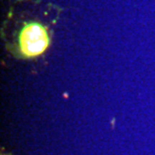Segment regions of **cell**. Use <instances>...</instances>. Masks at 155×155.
I'll return each instance as SVG.
<instances>
[{
	"label": "cell",
	"mask_w": 155,
	"mask_h": 155,
	"mask_svg": "<svg viewBox=\"0 0 155 155\" xmlns=\"http://www.w3.org/2000/svg\"><path fill=\"white\" fill-rule=\"evenodd\" d=\"M48 45V33L41 24L31 22L26 24L21 29L19 35V49L23 57H38L46 51Z\"/></svg>",
	"instance_id": "cell-1"
}]
</instances>
